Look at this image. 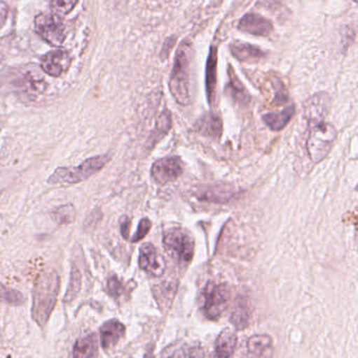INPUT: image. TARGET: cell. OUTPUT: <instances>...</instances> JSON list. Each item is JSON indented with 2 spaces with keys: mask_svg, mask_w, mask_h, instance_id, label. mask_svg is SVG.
<instances>
[{
  "mask_svg": "<svg viewBox=\"0 0 358 358\" xmlns=\"http://www.w3.org/2000/svg\"><path fill=\"white\" fill-rule=\"evenodd\" d=\"M125 326L118 320H109L100 328L101 346L104 350L113 348L125 336Z\"/></svg>",
  "mask_w": 358,
  "mask_h": 358,
  "instance_id": "obj_15",
  "label": "cell"
},
{
  "mask_svg": "<svg viewBox=\"0 0 358 358\" xmlns=\"http://www.w3.org/2000/svg\"><path fill=\"white\" fill-rule=\"evenodd\" d=\"M249 317V307L244 301H240L235 306V313L231 315V323L237 329H244L247 327Z\"/></svg>",
  "mask_w": 358,
  "mask_h": 358,
  "instance_id": "obj_26",
  "label": "cell"
},
{
  "mask_svg": "<svg viewBox=\"0 0 358 358\" xmlns=\"http://www.w3.org/2000/svg\"><path fill=\"white\" fill-rule=\"evenodd\" d=\"M336 127L332 124L323 123L310 127L308 138H307L306 149L309 159L313 164L321 163L327 157L333 147L336 140Z\"/></svg>",
  "mask_w": 358,
  "mask_h": 358,
  "instance_id": "obj_4",
  "label": "cell"
},
{
  "mask_svg": "<svg viewBox=\"0 0 358 358\" xmlns=\"http://www.w3.org/2000/svg\"><path fill=\"white\" fill-rule=\"evenodd\" d=\"M226 92L233 99V102L237 104L247 105L250 102L249 92L246 90L244 84L240 81L235 69L230 65L228 66V84H227Z\"/></svg>",
  "mask_w": 358,
  "mask_h": 358,
  "instance_id": "obj_19",
  "label": "cell"
},
{
  "mask_svg": "<svg viewBox=\"0 0 358 358\" xmlns=\"http://www.w3.org/2000/svg\"><path fill=\"white\" fill-rule=\"evenodd\" d=\"M247 352L249 358H271L273 355V338L266 334H256L248 340Z\"/></svg>",
  "mask_w": 358,
  "mask_h": 358,
  "instance_id": "obj_17",
  "label": "cell"
},
{
  "mask_svg": "<svg viewBox=\"0 0 358 358\" xmlns=\"http://www.w3.org/2000/svg\"><path fill=\"white\" fill-rule=\"evenodd\" d=\"M0 302L19 306L25 303V296L18 290L12 289L0 283Z\"/></svg>",
  "mask_w": 358,
  "mask_h": 358,
  "instance_id": "obj_29",
  "label": "cell"
},
{
  "mask_svg": "<svg viewBox=\"0 0 358 358\" xmlns=\"http://www.w3.org/2000/svg\"><path fill=\"white\" fill-rule=\"evenodd\" d=\"M271 83H273V88H275V100H273V103L280 106V105H283L284 103L287 102V90H286L285 85L282 83L281 80L277 79V78H273L271 80Z\"/></svg>",
  "mask_w": 358,
  "mask_h": 358,
  "instance_id": "obj_31",
  "label": "cell"
},
{
  "mask_svg": "<svg viewBox=\"0 0 358 358\" xmlns=\"http://www.w3.org/2000/svg\"><path fill=\"white\" fill-rule=\"evenodd\" d=\"M183 169V162L180 157H164L158 159L151 166V176L158 185H166L180 178Z\"/></svg>",
  "mask_w": 358,
  "mask_h": 358,
  "instance_id": "obj_9",
  "label": "cell"
},
{
  "mask_svg": "<svg viewBox=\"0 0 358 358\" xmlns=\"http://www.w3.org/2000/svg\"><path fill=\"white\" fill-rule=\"evenodd\" d=\"M172 126V113L170 110H164L158 117L157 123H156L155 130L151 136V146L153 147L156 143L164 138L166 134L170 132Z\"/></svg>",
  "mask_w": 358,
  "mask_h": 358,
  "instance_id": "obj_24",
  "label": "cell"
},
{
  "mask_svg": "<svg viewBox=\"0 0 358 358\" xmlns=\"http://www.w3.org/2000/svg\"><path fill=\"white\" fill-rule=\"evenodd\" d=\"M111 157L109 155H97L84 161L77 167H59L48 179V185H75L82 182L105 167Z\"/></svg>",
  "mask_w": 358,
  "mask_h": 358,
  "instance_id": "obj_3",
  "label": "cell"
},
{
  "mask_svg": "<svg viewBox=\"0 0 358 358\" xmlns=\"http://www.w3.org/2000/svg\"><path fill=\"white\" fill-rule=\"evenodd\" d=\"M50 216L59 224H69L75 221L76 210L71 204H65L53 210Z\"/></svg>",
  "mask_w": 358,
  "mask_h": 358,
  "instance_id": "obj_28",
  "label": "cell"
},
{
  "mask_svg": "<svg viewBox=\"0 0 358 358\" xmlns=\"http://www.w3.org/2000/svg\"><path fill=\"white\" fill-rule=\"evenodd\" d=\"M98 353V341L95 334H88L76 341L71 358H95Z\"/></svg>",
  "mask_w": 358,
  "mask_h": 358,
  "instance_id": "obj_21",
  "label": "cell"
},
{
  "mask_svg": "<svg viewBox=\"0 0 358 358\" xmlns=\"http://www.w3.org/2000/svg\"><path fill=\"white\" fill-rule=\"evenodd\" d=\"M60 290V278L56 271L42 273L34 286L32 317L40 327H44L54 310Z\"/></svg>",
  "mask_w": 358,
  "mask_h": 358,
  "instance_id": "obj_1",
  "label": "cell"
},
{
  "mask_svg": "<svg viewBox=\"0 0 358 358\" xmlns=\"http://www.w3.org/2000/svg\"><path fill=\"white\" fill-rule=\"evenodd\" d=\"M331 107V98L326 92H319L308 99L304 105V117L309 127L325 122Z\"/></svg>",
  "mask_w": 358,
  "mask_h": 358,
  "instance_id": "obj_10",
  "label": "cell"
},
{
  "mask_svg": "<svg viewBox=\"0 0 358 358\" xmlns=\"http://www.w3.org/2000/svg\"><path fill=\"white\" fill-rule=\"evenodd\" d=\"M77 3L78 0H50V10L53 14L62 18L73 10Z\"/></svg>",
  "mask_w": 358,
  "mask_h": 358,
  "instance_id": "obj_30",
  "label": "cell"
},
{
  "mask_svg": "<svg viewBox=\"0 0 358 358\" xmlns=\"http://www.w3.org/2000/svg\"><path fill=\"white\" fill-rule=\"evenodd\" d=\"M151 221L149 220V218H143L142 220L140 221L138 225V229H137L135 235L132 236V240L130 241L132 243H136V242L141 241V240L144 239L146 237L147 234L149 233L151 229Z\"/></svg>",
  "mask_w": 358,
  "mask_h": 358,
  "instance_id": "obj_33",
  "label": "cell"
},
{
  "mask_svg": "<svg viewBox=\"0 0 358 358\" xmlns=\"http://www.w3.org/2000/svg\"><path fill=\"white\" fill-rule=\"evenodd\" d=\"M2 61H4V55H2L1 52H0V64H1Z\"/></svg>",
  "mask_w": 358,
  "mask_h": 358,
  "instance_id": "obj_37",
  "label": "cell"
},
{
  "mask_svg": "<svg viewBox=\"0 0 358 358\" xmlns=\"http://www.w3.org/2000/svg\"><path fill=\"white\" fill-rule=\"evenodd\" d=\"M130 221L128 217H122L120 221V229H121V235L124 239L128 240L130 238Z\"/></svg>",
  "mask_w": 358,
  "mask_h": 358,
  "instance_id": "obj_34",
  "label": "cell"
},
{
  "mask_svg": "<svg viewBox=\"0 0 358 358\" xmlns=\"http://www.w3.org/2000/svg\"><path fill=\"white\" fill-rule=\"evenodd\" d=\"M35 31L42 39L53 46L62 45L67 31L61 17L55 14H40L35 18Z\"/></svg>",
  "mask_w": 358,
  "mask_h": 358,
  "instance_id": "obj_8",
  "label": "cell"
},
{
  "mask_svg": "<svg viewBox=\"0 0 358 358\" xmlns=\"http://www.w3.org/2000/svg\"><path fill=\"white\" fill-rule=\"evenodd\" d=\"M8 8L6 6V2L0 0V29L4 27L6 23V19H8Z\"/></svg>",
  "mask_w": 358,
  "mask_h": 358,
  "instance_id": "obj_35",
  "label": "cell"
},
{
  "mask_svg": "<svg viewBox=\"0 0 358 358\" xmlns=\"http://www.w3.org/2000/svg\"><path fill=\"white\" fill-rule=\"evenodd\" d=\"M203 296V311L206 317L216 321L228 307L230 289L226 284L208 283L204 289Z\"/></svg>",
  "mask_w": 358,
  "mask_h": 358,
  "instance_id": "obj_7",
  "label": "cell"
},
{
  "mask_svg": "<svg viewBox=\"0 0 358 358\" xmlns=\"http://www.w3.org/2000/svg\"><path fill=\"white\" fill-rule=\"evenodd\" d=\"M11 85L19 96H25L27 100L41 96L48 88L46 79L36 65L16 69L11 75Z\"/></svg>",
  "mask_w": 358,
  "mask_h": 358,
  "instance_id": "obj_6",
  "label": "cell"
},
{
  "mask_svg": "<svg viewBox=\"0 0 358 358\" xmlns=\"http://www.w3.org/2000/svg\"><path fill=\"white\" fill-rule=\"evenodd\" d=\"M296 113L294 105H289L280 113H267L263 117V121L266 124L267 127L270 128L273 131L283 130L289 124Z\"/></svg>",
  "mask_w": 358,
  "mask_h": 358,
  "instance_id": "obj_22",
  "label": "cell"
},
{
  "mask_svg": "<svg viewBox=\"0 0 358 358\" xmlns=\"http://www.w3.org/2000/svg\"><path fill=\"white\" fill-rule=\"evenodd\" d=\"M174 42H176L174 41V38H170V39L166 40L165 43H164L163 45V48H162V57H164V55H165V59L167 58L170 50H172V46L174 45Z\"/></svg>",
  "mask_w": 358,
  "mask_h": 358,
  "instance_id": "obj_36",
  "label": "cell"
},
{
  "mask_svg": "<svg viewBox=\"0 0 358 358\" xmlns=\"http://www.w3.org/2000/svg\"><path fill=\"white\" fill-rule=\"evenodd\" d=\"M237 195V189L228 183L208 185L198 194V199L209 203H226Z\"/></svg>",
  "mask_w": 358,
  "mask_h": 358,
  "instance_id": "obj_13",
  "label": "cell"
},
{
  "mask_svg": "<svg viewBox=\"0 0 358 358\" xmlns=\"http://www.w3.org/2000/svg\"><path fill=\"white\" fill-rule=\"evenodd\" d=\"M216 71H218V48L212 46L206 62V94L209 105L214 104L216 100Z\"/></svg>",
  "mask_w": 358,
  "mask_h": 358,
  "instance_id": "obj_16",
  "label": "cell"
},
{
  "mask_svg": "<svg viewBox=\"0 0 358 358\" xmlns=\"http://www.w3.org/2000/svg\"><path fill=\"white\" fill-rule=\"evenodd\" d=\"M229 48L233 56L241 62L256 63L266 57V52H263L260 48L243 42H233Z\"/></svg>",
  "mask_w": 358,
  "mask_h": 358,
  "instance_id": "obj_18",
  "label": "cell"
},
{
  "mask_svg": "<svg viewBox=\"0 0 358 358\" xmlns=\"http://www.w3.org/2000/svg\"><path fill=\"white\" fill-rule=\"evenodd\" d=\"M107 292L113 299H119L124 294V286L116 275H111L107 280Z\"/></svg>",
  "mask_w": 358,
  "mask_h": 358,
  "instance_id": "obj_32",
  "label": "cell"
},
{
  "mask_svg": "<svg viewBox=\"0 0 358 358\" xmlns=\"http://www.w3.org/2000/svg\"><path fill=\"white\" fill-rule=\"evenodd\" d=\"M139 266L153 277H161L165 271L163 257L160 256L159 252L151 243H145L141 246Z\"/></svg>",
  "mask_w": 358,
  "mask_h": 358,
  "instance_id": "obj_11",
  "label": "cell"
},
{
  "mask_svg": "<svg viewBox=\"0 0 358 358\" xmlns=\"http://www.w3.org/2000/svg\"><path fill=\"white\" fill-rule=\"evenodd\" d=\"M237 344V334L230 329L223 330L216 341V357L214 358L233 357Z\"/></svg>",
  "mask_w": 358,
  "mask_h": 358,
  "instance_id": "obj_20",
  "label": "cell"
},
{
  "mask_svg": "<svg viewBox=\"0 0 358 358\" xmlns=\"http://www.w3.org/2000/svg\"><path fill=\"white\" fill-rule=\"evenodd\" d=\"M191 52V42H183L177 52L174 67L170 78V94L176 102L182 106H187L191 103V96H189Z\"/></svg>",
  "mask_w": 358,
  "mask_h": 358,
  "instance_id": "obj_2",
  "label": "cell"
},
{
  "mask_svg": "<svg viewBox=\"0 0 358 358\" xmlns=\"http://www.w3.org/2000/svg\"><path fill=\"white\" fill-rule=\"evenodd\" d=\"M197 129L203 136L220 138L223 132L222 120L214 113H207L198 122Z\"/></svg>",
  "mask_w": 358,
  "mask_h": 358,
  "instance_id": "obj_23",
  "label": "cell"
},
{
  "mask_svg": "<svg viewBox=\"0 0 358 358\" xmlns=\"http://www.w3.org/2000/svg\"><path fill=\"white\" fill-rule=\"evenodd\" d=\"M161 358H203V355L198 348L187 344H179L166 349Z\"/></svg>",
  "mask_w": 358,
  "mask_h": 358,
  "instance_id": "obj_25",
  "label": "cell"
},
{
  "mask_svg": "<svg viewBox=\"0 0 358 358\" xmlns=\"http://www.w3.org/2000/svg\"><path fill=\"white\" fill-rule=\"evenodd\" d=\"M69 65H71V57L65 50H53L42 57V71L52 77H60L69 69Z\"/></svg>",
  "mask_w": 358,
  "mask_h": 358,
  "instance_id": "obj_12",
  "label": "cell"
},
{
  "mask_svg": "<svg viewBox=\"0 0 358 358\" xmlns=\"http://www.w3.org/2000/svg\"><path fill=\"white\" fill-rule=\"evenodd\" d=\"M82 275L79 269L76 266L71 267V279H69V287L64 296V302H71L79 294L81 289Z\"/></svg>",
  "mask_w": 358,
  "mask_h": 358,
  "instance_id": "obj_27",
  "label": "cell"
},
{
  "mask_svg": "<svg viewBox=\"0 0 358 358\" xmlns=\"http://www.w3.org/2000/svg\"><path fill=\"white\" fill-rule=\"evenodd\" d=\"M163 245L166 252L181 265H188L195 255V240L182 227H172L163 233Z\"/></svg>",
  "mask_w": 358,
  "mask_h": 358,
  "instance_id": "obj_5",
  "label": "cell"
},
{
  "mask_svg": "<svg viewBox=\"0 0 358 358\" xmlns=\"http://www.w3.org/2000/svg\"><path fill=\"white\" fill-rule=\"evenodd\" d=\"M237 29L244 33L250 34V35L266 37L273 33V25L271 21L265 17L250 13V14H246L240 20Z\"/></svg>",
  "mask_w": 358,
  "mask_h": 358,
  "instance_id": "obj_14",
  "label": "cell"
},
{
  "mask_svg": "<svg viewBox=\"0 0 358 358\" xmlns=\"http://www.w3.org/2000/svg\"><path fill=\"white\" fill-rule=\"evenodd\" d=\"M8 358H11V357H8Z\"/></svg>",
  "mask_w": 358,
  "mask_h": 358,
  "instance_id": "obj_38",
  "label": "cell"
}]
</instances>
